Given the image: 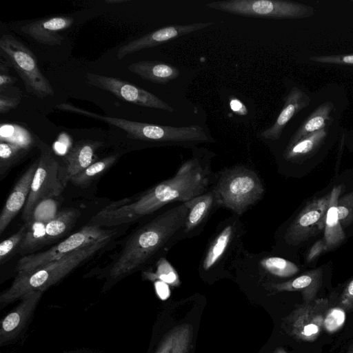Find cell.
<instances>
[{
	"label": "cell",
	"instance_id": "6da1fadb",
	"mask_svg": "<svg viewBox=\"0 0 353 353\" xmlns=\"http://www.w3.org/2000/svg\"><path fill=\"white\" fill-rule=\"evenodd\" d=\"M210 160L207 156H194L183 162L172 177L135 195L112 201L93 216L88 224L118 227L153 214L170 203L192 200L212 187L214 173Z\"/></svg>",
	"mask_w": 353,
	"mask_h": 353
},
{
	"label": "cell",
	"instance_id": "7a4b0ae2",
	"mask_svg": "<svg viewBox=\"0 0 353 353\" xmlns=\"http://www.w3.org/2000/svg\"><path fill=\"white\" fill-rule=\"evenodd\" d=\"M190 204L191 201L179 203L134 230L110 261L99 269V278L105 279V283L110 285L165 258L181 241Z\"/></svg>",
	"mask_w": 353,
	"mask_h": 353
},
{
	"label": "cell",
	"instance_id": "3957f363",
	"mask_svg": "<svg viewBox=\"0 0 353 353\" xmlns=\"http://www.w3.org/2000/svg\"><path fill=\"white\" fill-rule=\"evenodd\" d=\"M115 239L110 238L92 243L32 271L18 273L10 287L1 294L0 307L3 308L19 300L30 292H44L97 254L110 248Z\"/></svg>",
	"mask_w": 353,
	"mask_h": 353
},
{
	"label": "cell",
	"instance_id": "277c9868",
	"mask_svg": "<svg viewBox=\"0 0 353 353\" xmlns=\"http://www.w3.org/2000/svg\"><path fill=\"white\" fill-rule=\"evenodd\" d=\"M212 188L221 208L241 216L263 196L265 187L257 172L245 165L225 168L214 173Z\"/></svg>",
	"mask_w": 353,
	"mask_h": 353
},
{
	"label": "cell",
	"instance_id": "5b68a950",
	"mask_svg": "<svg viewBox=\"0 0 353 353\" xmlns=\"http://www.w3.org/2000/svg\"><path fill=\"white\" fill-rule=\"evenodd\" d=\"M246 233L240 216L232 214L221 221L212 234L199 261L201 276L214 277L228 274L245 249Z\"/></svg>",
	"mask_w": 353,
	"mask_h": 353
},
{
	"label": "cell",
	"instance_id": "8992f818",
	"mask_svg": "<svg viewBox=\"0 0 353 353\" xmlns=\"http://www.w3.org/2000/svg\"><path fill=\"white\" fill-rule=\"evenodd\" d=\"M37 145L40 150L38 165L22 212L25 223L31 220L35 208L41 202L59 196L68 184L63 164L59 162L49 145L40 140Z\"/></svg>",
	"mask_w": 353,
	"mask_h": 353
},
{
	"label": "cell",
	"instance_id": "52a82bcc",
	"mask_svg": "<svg viewBox=\"0 0 353 353\" xmlns=\"http://www.w3.org/2000/svg\"><path fill=\"white\" fill-rule=\"evenodd\" d=\"M88 224L65 240L43 252L21 256L15 270L17 273L28 272L57 261L92 243L117 237V228Z\"/></svg>",
	"mask_w": 353,
	"mask_h": 353
},
{
	"label": "cell",
	"instance_id": "ba28073f",
	"mask_svg": "<svg viewBox=\"0 0 353 353\" xmlns=\"http://www.w3.org/2000/svg\"><path fill=\"white\" fill-rule=\"evenodd\" d=\"M205 6L242 17L276 19L309 18L316 12L311 6L280 0H226L210 2Z\"/></svg>",
	"mask_w": 353,
	"mask_h": 353
},
{
	"label": "cell",
	"instance_id": "9c48e42d",
	"mask_svg": "<svg viewBox=\"0 0 353 353\" xmlns=\"http://www.w3.org/2000/svg\"><path fill=\"white\" fill-rule=\"evenodd\" d=\"M0 51L21 78L28 92L41 99L54 95V90L41 72L35 56L22 42L12 35L3 34Z\"/></svg>",
	"mask_w": 353,
	"mask_h": 353
},
{
	"label": "cell",
	"instance_id": "30bf717a",
	"mask_svg": "<svg viewBox=\"0 0 353 353\" xmlns=\"http://www.w3.org/2000/svg\"><path fill=\"white\" fill-rule=\"evenodd\" d=\"M323 100L301 123L287 145L305 136L332 125L340 119L347 107V99L342 88L331 85L323 88Z\"/></svg>",
	"mask_w": 353,
	"mask_h": 353
},
{
	"label": "cell",
	"instance_id": "8fae6325",
	"mask_svg": "<svg viewBox=\"0 0 353 353\" xmlns=\"http://www.w3.org/2000/svg\"><path fill=\"white\" fill-rule=\"evenodd\" d=\"M328 306L326 299L303 302L283 319L281 327L296 340L312 342L319 336L324 327Z\"/></svg>",
	"mask_w": 353,
	"mask_h": 353
},
{
	"label": "cell",
	"instance_id": "7c38bea8",
	"mask_svg": "<svg viewBox=\"0 0 353 353\" xmlns=\"http://www.w3.org/2000/svg\"><path fill=\"white\" fill-rule=\"evenodd\" d=\"M330 194L308 203L286 228L284 243L297 246L325 229Z\"/></svg>",
	"mask_w": 353,
	"mask_h": 353
},
{
	"label": "cell",
	"instance_id": "4fadbf2b",
	"mask_svg": "<svg viewBox=\"0 0 353 353\" xmlns=\"http://www.w3.org/2000/svg\"><path fill=\"white\" fill-rule=\"evenodd\" d=\"M87 83L137 105L173 112L174 109L152 93L120 79L88 72Z\"/></svg>",
	"mask_w": 353,
	"mask_h": 353
},
{
	"label": "cell",
	"instance_id": "5bb4252c",
	"mask_svg": "<svg viewBox=\"0 0 353 353\" xmlns=\"http://www.w3.org/2000/svg\"><path fill=\"white\" fill-rule=\"evenodd\" d=\"M213 24L214 22L210 21L163 27L121 46L117 52V58L121 60L125 57L137 51L163 44L168 41L203 29Z\"/></svg>",
	"mask_w": 353,
	"mask_h": 353
},
{
	"label": "cell",
	"instance_id": "9a60e30c",
	"mask_svg": "<svg viewBox=\"0 0 353 353\" xmlns=\"http://www.w3.org/2000/svg\"><path fill=\"white\" fill-rule=\"evenodd\" d=\"M217 194L211 187L205 193L191 200V204L183 228L181 241L198 236L211 216L220 208Z\"/></svg>",
	"mask_w": 353,
	"mask_h": 353
},
{
	"label": "cell",
	"instance_id": "2e32d148",
	"mask_svg": "<svg viewBox=\"0 0 353 353\" xmlns=\"http://www.w3.org/2000/svg\"><path fill=\"white\" fill-rule=\"evenodd\" d=\"M340 121L320 130L310 133L294 143L287 145L283 157L287 161L301 163L316 154L326 143L339 137Z\"/></svg>",
	"mask_w": 353,
	"mask_h": 353
},
{
	"label": "cell",
	"instance_id": "e0dca14e",
	"mask_svg": "<svg viewBox=\"0 0 353 353\" xmlns=\"http://www.w3.org/2000/svg\"><path fill=\"white\" fill-rule=\"evenodd\" d=\"M42 291H33L23 295L16 307L1 321L0 345L15 338L28 323L43 294Z\"/></svg>",
	"mask_w": 353,
	"mask_h": 353
},
{
	"label": "cell",
	"instance_id": "ac0fdd59",
	"mask_svg": "<svg viewBox=\"0 0 353 353\" xmlns=\"http://www.w3.org/2000/svg\"><path fill=\"white\" fill-rule=\"evenodd\" d=\"M312 96L298 86L292 87L284 98L283 106L274 124L261 132L262 138L271 141L280 139L284 128L299 112L311 105Z\"/></svg>",
	"mask_w": 353,
	"mask_h": 353
},
{
	"label": "cell",
	"instance_id": "d6986e66",
	"mask_svg": "<svg viewBox=\"0 0 353 353\" xmlns=\"http://www.w3.org/2000/svg\"><path fill=\"white\" fill-rule=\"evenodd\" d=\"M37 165L38 160L26 170L12 189L0 214V234H3L19 211L23 209Z\"/></svg>",
	"mask_w": 353,
	"mask_h": 353
},
{
	"label": "cell",
	"instance_id": "ffe728a7",
	"mask_svg": "<svg viewBox=\"0 0 353 353\" xmlns=\"http://www.w3.org/2000/svg\"><path fill=\"white\" fill-rule=\"evenodd\" d=\"M74 19L68 16H57L42 19L27 23L21 30L36 41L50 46L61 45L64 37L60 32L68 28Z\"/></svg>",
	"mask_w": 353,
	"mask_h": 353
},
{
	"label": "cell",
	"instance_id": "44dd1931",
	"mask_svg": "<svg viewBox=\"0 0 353 353\" xmlns=\"http://www.w3.org/2000/svg\"><path fill=\"white\" fill-rule=\"evenodd\" d=\"M103 142L93 140H81L74 144L63 157V166L67 182L96 161L97 150Z\"/></svg>",
	"mask_w": 353,
	"mask_h": 353
},
{
	"label": "cell",
	"instance_id": "7402d4cb",
	"mask_svg": "<svg viewBox=\"0 0 353 353\" xmlns=\"http://www.w3.org/2000/svg\"><path fill=\"white\" fill-rule=\"evenodd\" d=\"M323 281V270L321 268L306 272L294 279L281 283H271L266 286L274 292L299 291L303 302L308 303L316 299Z\"/></svg>",
	"mask_w": 353,
	"mask_h": 353
},
{
	"label": "cell",
	"instance_id": "603a6c76",
	"mask_svg": "<svg viewBox=\"0 0 353 353\" xmlns=\"http://www.w3.org/2000/svg\"><path fill=\"white\" fill-rule=\"evenodd\" d=\"M128 69L141 78L155 83L166 84L179 77V70L165 63L141 61L128 66Z\"/></svg>",
	"mask_w": 353,
	"mask_h": 353
},
{
	"label": "cell",
	"instance_id": "cb8c5ba5",
	"mask_svg": "<svg viewBox=\"0 0 353 353\" xmlns=\"http://www.w3.org/2000/svg\"><path fill=\"white\" fill-rule=\"evenodd\" d=\"M343 185L334 186L330 193L329 203L326 213L324 239L330 250L336 248L345 239V233L339 221L337 201Z\"/></svg>",
	"mask_w": 353,
	"mask_h": 353
},
{
	"label": "cell",
	"instance_id": "d4e9b609",
	"mask_svg": "<svg viewBox=\"0 0 353 353\" xmlns=\"http://www.w3.org/2000/svg\"><path fill=\"white\" fill-rule=\"evenodd\" d=\"M81 215L76 208H68L58 212L46 223L45 246L52 245L66 235Z\"/></svg>",
	"mask_w": 353,
	"mask_h": 353
},
{
	"label": "cell",
	"instance_id": "484cf974",
	"mask_svg": "<svg viewBox=\"0 0 353 353\" xmlns=\"http://www.w3.org/2000/svg\"><path fill=\"white\" fill-rule=\"evenodd\" d=\"M17 254L26 256L37 252L45 246L46 222L31 219Z\"/></svg>",
	"mask_w": 353,
	"mask_h": 353
},
{
	"label": "cell",
	"instance_id": "4316f807",
	"mask_svg": "<svg viewBox=\"0 0 353 353\" xmlns=\"http://www.w3.org/2000/svg\"><path fill=\"white\" fill-rule=\"evenodd\" d=\"M118 154H111L96 161L84 170L72 176L70 182L75 186L85 188L105 174L119 159Z\"/></svg>",
	"mask_w": 353,
	"mask_h": 353
},
{
	"label": "cell",
	"instance_id": "83f0119b",
	"mask_svg": "<svg viewBox=\"0 0 353 353\" xmlns=\"http://www.w3.org/2000/svg\"><path fill=\"white\" fill-rule=\"evenodd\" d=\"M29 150L19 145L1 141L0 143V180L26 155Z\"/></svg>",
	"mask_w": 353,
	"mask_h": 353
},
{
	"label": "cell",
	"instance_id": "f1b7e54d",
	"mask_svg": "<svg viewBox=\"0 0 353 353\" xmlns=\"http://www.w3.org/2000/svg\"><path fill=\"white\" fill-rule=\"evenodd\" d=\"M1 141L19 145L27 150H30L34 143L32 134L26 129L17 125H1Z\"/></svg>",
	"mask_w": 353,
	"mask_h": 353
},
{
	"label": "cell",
	"instance_id": "f546056e",
	"mask_svg": "<svg viewBox=\"0 0 353 353\" xmlns=\"http://www.w3.org/2000/svg\"><path fill=\"white\" fill-rule=\"evenodd\" d=\"M28 229V224L24 223L20 229L11 236L0 243V264L3 265L10 260L18 252L19 246Z\"/></svg>",
	"mask_w": 353,
	"mask_h": 353
},
{
	"label": "cell",
	"instance_id": "4dcf8cb0",
	"mask_svg": "<svg viewBox=\"0 0 353 353\" xmlns=\"http://www.w3.org/2000/svg\"><path fill=\"white\" fill-rule=\"evenodd\" d=\"M156 264L158 265L156 273L148 274V278L152 280L157 279L173 287L180 285L177 272L165 258L161 259Z\"/></svg>",
	"mask_w": 353,
	"mask_h": 353
},
{
	"label": "cell",
	"instance_id": "1f68e13d",
	"mask_svg": "<svg viewBox=\"0 0 353 353\" xmlns=\"http://www.w3.org/2000/svg\"><path fill=\"white\" fill-rule=\"evenodd\" d=\"M192 340V327L183 324L176 327V334L172 353H190Z\"/></svg>",
	"mask_w": 353,
	"mask_h": 353
},
{
	"label": "cell",
	"instance_id": "d6a6232c",
	"mask_svg": "<svg viewBox=\"0 0 353 353\" xmlns=\"http://www.w3.org/2000/svg\"><path fill=\"white\" fill-rule=\"evenodd\" d=\"M337 211L342 228L353 223V191L339 197L337 201Z\"/></svg>",
	"mask_w": 353,
	"mask_h": 353
},
{
	"label": "cell",
	"instance_id": "836d02e7",
	"mask_svg": "<svg viewBox=\"0 0 353 353\" xmlns=\"http://www.w3.org/2000/svg\"><path fill=\"white\" fill-rule=\"evenodd\" d=\"M310 61L322 64L335 65H353V54L314 55Z\"/></svg>",
	"mask_w": 353,
	"mask_h": 353
},
{
	"label": "cell",
	"instance_id": "e575fe53",
	"mask_svg": "<svg viewBox=\"0 0 353 353\" xmlns=\"http://www.w3.org/2000/svg\"><path fill=\"white\" fill-rule=\"evenodd\" d=\"M344 320V310L339 308H332L328 310L325 315L323 327L326 328L327 332H332L341 327Z\"/></svg>",
	"mask_w": 353,
	"mask_h": 353
},
{
	"label": "cell",
	"instance_id": "d590c367",
	"mask_svg": "<svg viewBox=\"0 0 353 353\" xmlns=\"http://www.w3.org/2000/svg\"><path fill=\"white\" fill-rule=\"evenodd\" d=\"M339 305L344 311L353 310V279L344 288L339 298Z\"/></svg>",
	"mask_w": 353,
	"mask_h": 353
},
{
	"label": "cell",
	"instance_id": "8d00e7d4",
	"mask_svg": "<svg viewBox=\"0 0 353 353\" xmlns=\"http://www.w3.org/2000/svg\"><path fill=\"white\" fill-rule=\"evenodd\" d=\"M176 334V327L168 332L161 341L156 353H172Z\"/></svg>",
	"mask_w": 353,
	"mask_h": 353
},
{
	"label": "cell",
	"instance_id": "74e56055",
	"mask_svg": "<svg viewBox=\"0 0 353 353\" xmlns=\"http://www.w3.org/2000/svg\"><path fill=\"white\" fill-rule=\"evenodd\" d=\"M330 250L325 241L324 239H321L317 241L310 248L307 255H306V261L307 263L312 262L316 257H318L323 252Z\"/></svg>",
	"mask_w": 353,
	"mask_h": 353
},
{
	"label": "cell",
	"instance_id": "f35d334b",
	"mask_svg": "<svg viewBox=\"0 0 353 353\" xmlns=\"http://www.w3.org/2000/svg\"><path fill=\"white\" fill-rule=\"evenodd\" d=\"M20 100L17 98L9 97L1 94L0 96V112L6 113L15 108L19 103Z\"/></svg>",
	"mask_w": 353,
	"mask_h": 353
},
{
	"label": "cell",
	"instance_id": "ab89813d",
	"mask_svg": "<svg viewBox=\"0 0 353 353\" xmlns=\"http://www.w3.org/2000/svg\"><path fill=\"white\" fill-rule=\"evenodd\" d=\"M157 294L161 300H166L170 294L169 286L167 283L163 281H158L156 283Z\"/></svg>",
	"mask_w": 353,
	"mask_h": 353
},
{
	"label": "cell",
	"instance_id": "60d3db41",
	"mask_svg": "<svg viewBox=\"0 0 353 353\" xmlns=\"http://www.w3.org/2000/svg\"><path fill=\"white\" fill-rule=\"evenodd\" d=\"M230 108L233 112L241 115L247 114V109L245 105L237 99H232L230 101Z\"/></svg>",
	"mask_w": 353,
	"mask_h": 353
},
{
	"label": "cell",
	"instance_id": "b9f144b4",
	"mask_svg": "<svg viewBox=\"0 0 353 353\" xmlns=\"http://www.w3.org/2000/svg\"><path fill=\"white\" fill-rule=\"evenodd\" d=\"M15 81L16 79L12 77L1 73L0 75V87L2 89L3 87L13 83Z\"/></svg>",
	"mask_w": 353,
	"mask_h": 353
},
{
	"label": "cell",
	"instance_id": "7bdbcfd3",
	"mask_svg": "<svg viewBox=\"0 0 353 353\" xmlns=\"http://www.w3.org/2000/svg\"><path fill=\"white\" fill-rule=\"evenodd\" d=\"M351 139L353 140V128L350 129V130H347V135H346V139Z\"/></svg>",
	"mask_w": 353,
	"mask_h": 353
},
{
	"label": "cell",
	"instance_id": "ee69618b",
	"mask_svg": "<svg viewBox=\"0 0 353 353\" xmlns=\"http://www.w3.org/2000/svg\"><path fill=\"white\" fill-rule=\"evenodd\" d=\"M273 353H289L285 351L283 347L276 348Z\"/></svg>",
	"mask_w": 353,
	"mask_h": 353
},
{
	"label": "cell",
	"instance_id": "f6af8a7d",
	"mask_svg": "<svg viewBox=\"0 0 353 353\" xmlns=\"http://www.w3.org/2000/svg\"><path fill=\"white\" fill-rule=\"evenodd\" d=\"M125 1H105L106 3H121V2H124Z\"/></svg>",
	"mask_w": 353,
	"mask_h": 353
},
{
	"label": "cell",
	"instance_id": "bcb514c9",
	"mask_svg": "<svg viewBox=\"0 0 353 353\" xmlns=\"http://www.w3.org/2000/svg\"><path fill=\"white\" fill-rule=\"evenodd\" d=\"M346 353H353V345H351L348 350H347Z\"/></svg>",
	"mask_w": 353,
	"mask_h": 353
}]
</instances>
